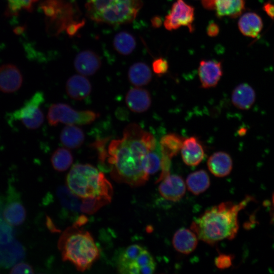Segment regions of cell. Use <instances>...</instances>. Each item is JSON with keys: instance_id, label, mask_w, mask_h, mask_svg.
Wrapping results in <instances>:
<instances>
[{"instance_id": "obj_1", "label": "cell", "mask_w": 274, "mask_h": 274, "mask_svg": "<svg viewBox=\"0 0 274 274\" xmlns=\"http://www.w3.org/2000/svg\"><path fill=\"white\" fill-rule=\"evenodd\" d=\"M157 148L154 136L136 123L128 124L121 139L112 140L108 153L99 149V159L107 160L112 178L131 187L144 185L149 176L144 172L143 162L147 153Z\"/></svg>"}, {"instance_id": "obj_2", "label": "cell", "mask_w": 274, "mask_h": 274, "mask_svg": "<svg viewBox=\"0 0 274 274\" xmlns=\"http://www.w3.org/2000/svg\"><path fill=\"white\" fill-rule=\"evenodd\" d=\"M253 198L247 196L238 203L222 202L205 211L191 225L198 239L213 245L225 239H232L238 228V215Z\"/></svg>"}, {"instance_id": "obj_3", "label": "cell", "mask_w": 274, "mask_h": 274, "mask_svg": "<svg viewBox=\"0 0 274 274\" xmlns=\"http://www.w3.org/2000/svg\"><path fill=\"white\" fill-rule=\"evenodd\" d=\"M73 224L62 233L58 248L62 260L73 264L77 270L89 269L99 258V250L91 234Z\"/></svg>"}, {"instance_id": "obj_4", "label": "cell", "mask_w": 274, "mask_h": 274, "mask_svg": "<svg viewBox=\"0 0 274 274\" xmlns=\"http://www.w3.org/2000/svg\"><path fill=\"white\" fill-rule=\"evenodd\" d=\"M68 188L79 197L102 198L111 201L113 188L104 174L89 164L73 165L66 178Z\"/></svg>"}, {"instance_id": "obj_5", "label": "cell", "mask_w": 274, "mask_h": 274, "mask_svg": "<svg viewBox=\"0 0 274 274\" xmlns=\"http://www.w3.org/2000/svg\"><path fill=\"white\" fill-rule=\"evenodd\" d=\"M86 16L98 23L117 26L132 22L143 6L142 0H88Z\"/></svg>"}, {"instance_id": "obj_6", "label": "cell", "mask_w": 274, "mask_h": 274, "mask_svg": "<svg viewBox=\"0 0 274 274\" xmlns=\"http://www.w3.org/2000/svg\"><path fill=\"white\" fill-rule=\"evenodd\" d=\"M118 272L122 274H150L154 272L155 261L144 247L134 244L124 249L116 262Z\"/></svg>"}, {"instance_id": "obj_7", "label": "cell", "mask_w": 274, "mask_h": 274, "mask_svg": "<svg viewBox=\"0 0 274 274\" xmlns=\"http://www.w3.org/2000/svg\"><path fill=\"white\" fill-rule=\"evenodd\" d=\"M3 202L0 199V266L8 267L23 259L24 250L14 238L12 228L2 213Z\"/></svg>"}, {"instance_id": "obj_8", "label": "cell", "mask_w": 274, "mask_h": 274, "mask_svg": "<svg viewBox=\"0 0 274 274\" xmlns=\"http://www.w3.org/2000/svg\"><path fill=\"white\" fill-rule=\"evenodd\" d=\"M99 116L90 110L78 111L63 103L52 104L49 108L47 119L51 126L59 123L67 125H85L93 122Z\"/></svg>"}, {"instance_id": "obj_9", "label": "cell", "mask_w": 274, "mask_h": 274, "mask_svg": "<svg viewBox=\"0 0 274 274\" xmlns=\"http://www.w3.org/2000/svg\"><path fill=\"white\" fill-rule=\"evenodd\" d=\"M42 5L47 16L55 21L57 32L59 33L72 24L83 20L78 21L79 10L75 2L72 0H48ZM50 18V19H51Z\"/></svg>"}, {"instance_id": "obj_10", "label": "cell", "mask_w": 274, "mask_h": 274, "mask_svg": "<svg viewBox=\"0 0 274 274\" xmlns=\"http://www.w3.org/2000/svg\"><path fill=\"white\" fill-rule=\"evenodd\" d=\"M44 100L43 92H36L22 107L10 114L11 120L20 121L28 129L39 128L44 120L43 113L40 109Z\"/></svg>"}, {"instance_id": "obj_11", "label": "cell", "mask_w": 274, "mask_h": 274, "mask_svg": "<svg viewBox=\"0 0 274 274\" xmlns=\"http://www.w3.org/2000/svg\"><path fill=\"white\" fill-rule=\"evenodd\" d=\"M194 9L183 0H177L172 7L170 12L165 16L163 24L168 30L178 29L181 26L187 27L193 30Z\"/></svg>"}, {"instance_id": "obj_12", "label": "cell", "mask_w": 274, "mask_h": 274, "mask_svg": "<svg viewBox=\"0 0 274 274\" xmlns=\"http://www.w3.org/2000/svg\"><path fill=\"white\" fill-rule=\"evenodd\" d=\"M161 181L158 190L161 196L165 199L178 201L185 195L186 185L181 177L169 174Z\"/></svg>"}, {"instance_id": "obj_13", "label": "cell", "mask_w": 274, "mask_h": 274, "mask_svg": "<svg viewBox=\"0 0 274 274\" xmlns=\"http://www.w3.org/2000/svg\"><path fill=\"white\" fill-rule=\"evenodd\" d=\"M183 142L182 138L176 133H169L161 138L160 145L162 172H169L170 159L180 151Z\"/></svg>"}, {"instance_id": "obj_14", "label": "cell", "mask_w": 274, "mask_h": 274, "mask_svg": "<svg viewBox=\"0 0 274 274\" xmlns=\"http://www.w3.org/2000/svg\"><path fill=\"white\" fill-rule=\"evenodd\" d=\"M198 74L202 88L214 87L217 85L222 76L221 63L213 60H202L199 63Z\"/></svg>"}, {"instance_id": "obj_15", "label": "cell", "mask_w": 274, "mask_h": 274, "mask_svg": "<svg viewBox=\"0 0 274 274\" xmlns=\"http://www.w3.org/2000/svg\"><path fill=\"white\" fill-rule=\"evenodd\" d=\"M23 82L22 75L19 68L12 64L0 66V91L7 93L17 91Z\"/></svg>"}, {"instance_id": "obj_16", "label": "cell", "mask_w": 274, "mask_h": 274, "mask_svg": "<svg viewBox=\"0 0 274 274\" xmlns=\"http://www.w3.org/2000/svg\"><path fill=\"white\" fill-rule=\"evenodd\" d=\"M76 70L84 76L94 75L101 67L99 56L94 51L86 50L80 52L74 62Z\"/></svg>"}, {"instance_id": "obj_17", "label": "cell", "mask_w": 274, "mask_h": 274, "mask_svg": "<svg viewBox=\"0 0 274 274\" xmlns=\"http://www.w3.org/2000/svg\"><path fill=\"white\" fill-rule=\"evenodd\" d=\"M180 151L184 162L186 165L191 166L199 164L204 156L202 145L194 136L183 140Z\"/></svg>"}, {"instance_id": "obj_18", "label": "cell", "mask_w": 274, "mask_h": 274, "mask_svg": "<svg viewBox=\"0 0 274 274\" xmlns=\"http://www.w3.org/2000/svg\"><path fill=\"white\" fill-rule=\"evenodd\" d=\"M125 102L128 108L132 112L143 113L148 110L151 105V97L145 89L135 87L127 93Z\"/></svg>"}, {"instance_id": "obj_19", "label": "cell", "mask_w": 274, "mask_h": 274, "mask_svg": "<svg viewBox=\"0 0 274 274\" xmlns=\"http://www.w3.org/2000/svg\"><path fill=\"white\" fill-rule=\"evenodd\" d=\"M65 89L71 98L81 100L90 94L92 87L90 82L84 76L75 75L67 80Z\"/></svg>"}, {"instance_id": "obj_20", "label": "cell", "mask_w": 274, "mask_h": 274, "mask_svg": "<svg viewBox=\"0 0 274 274\" xmlns=\"http://www.w3.org/2000/svg\"><path fill=\"white\" fill-rule=\"evenodd\" d=\"M207 166L210 172L215 176L224 177L230 173L232 168V160L228 153L217 152L209 158Z\"/></svg>"}, {"instance_id": "obj_21", "label": "cell", "mask_w": 274, "mask_h": 274, "mask_svg": "<svg viewBox=\"0 0 274 274\" xmlns=\"http://www.w3.org/2000/svg\"><path fill=\"white\" fill-rule=\"evenodd\" d=\"M198 237L192 230L182 228L177 230L174 235L173 245L179 252L189 254L196 248Z\"/></svg>"}, {"instance_id": "obj_22", "label": "cell", "mask_w": 274, "mask_h": 274, "mask_svg": "<svg viewBox=\"0 0 274 274\" xmlns=\"http://www.w3.org/2000/svg\"><path fill=\"white\" fill-rule=\"evenodd\" d=\"M256 99L254 89L247 83H241L233 89L231 94V101L237 108L247 110L250 109Z\"/></svg>"}, {"instance_id": "obj_23", "label": "cell", "mask_w": 274, "mask_h": 274, "mask_svg": "<svg viewBox=\"0 0 274 274\" xmlns=\"http://www.w3.org/2000/svg\"><path fill=\"white\" fill-rule=\"evenodd\" d=\"M4 220L11 226L22 224L26 218V212L21 201L9 198L2 212Z\"/></svg>"}, {"instance_id": "obj_24", "label": "cell", "mask_w": 274, "mask_h": 274, "mask_svg": "<svg viewBox=\"0 0 274 274\" xmlns=\"http://www.w3.org/2000/svg\"><path fill=\"white\" fill-rule=\"evenodd\" d=\"M238 27L241 33L245 36L257 37L263 27L261 17L253 12H248L241 16L238 22Z\"/></svg>"}, {"instance_id": "obj_25", "label": "cell", "mask_w": 274, "mask_h": 274, "mask_svg": "<svg viewBox=\"0 0 274 274\" xmlns=\"http://www.w3.org/2000/svg\"><path fill=\"white\" fill-rule=\"evenodd\" d=\"M85 135L83 130L75 125H67L61 131L60 140L66 148L77 149L83 143Z\"/></svg>"}, {"instance_id": "obj_26", "label": "cell", "mask_w": 274, "mask_h": 274, "mask_svg": "<svg viewBox=\"0 0 274 274\" xmlns=\"http://www.w3.org/2000/svg\"><path fill=\"white\" fill-rule=\"evenodd\" d=\"M152 75L149 66L142 62L132 64L128 72L129 81L135 86H142L148 84L152 79Z\"/></svg>"}, {"instance_id": "obj_27", "label": "cell", "mask_w": 274, "mask_h": 274, "mask_svg": "<svg viewBox=\"0 0 274 274\" xmlns=\"http://www.w3.org/2000/svg\"><path fill=\"white\" fill-rule=\"evenodd\" d=\"M246 0H218L214 10L219 17L228 16L236 18L245 10Z\"/></svg>"}, {"instance_id": "obj_28", "label": "cell", "mask_w": 274, "mask_h": 274, "mask_svg": "<svg viewBox=\"0 0 274 274\" xmlns=\"http://www.w3.org/2000/svg\"><path fill=\"white\" fill-rule=\"evenodd\" d=\"M210 180L208 173L199 170L190 174L186 179V185L193 194L198 195L204 192L210 186Z\"/></svg>"}, {"instance_id": "obj_29", "label": "cell", "mask_w": 274, "mask_h": 274, "mask_svg": "<svg viewBox=\"0 0 274 274\" xmlns=\"http://www.w3.org/2000/svg\"><path fill=\"white\" fill-rule=\"evenodd\" d=\"M113 45L119 54L128 55L134 50L136 42L135 38L131 33L126 31H121L115 36Z\"/></svg>"}, {"instance_id": "obj_30", "label": "cell", "mask_w": 274, "mask_h": 274, "mask_svg": "<svg viewBox=\"0 0 274 274\" xmlns=\"http://www.w3.org/2000/svg\"><path fill=\"white\" fill-rule=\"evenodd\" d=\"M56 194L64 208L75 212L80 211L82 199L74 194L67 186H59Z\"/></svg>"}, {"instance_id": "obj_31", "label": "cell", "mask_w": 274, "mask_h": 274, "mask_svg": "<svg viewBox=\"0 0 274 274\" xmlns=\"http://www.w3.org/2000/svg\"><path fill=\"white\" fill-rule=\"evenodd\" d=\"M73 161V157L71 152L64 148L57 149L51 157L52 166L58 172H63L67 169Z\"/></svg>"}, {"instance_id": "obj_32", "label": "cell", "mask_w": 274, "mask_h": 274, "mask_svg": "<svg viewBox=\"0 0 274 274\" xmlns=\"http://www.w3.org/2000/svg\"><path fill=\"white\" fill-rule=\"evenodd\" d=\"M157 148L149 151L144 160L143 169L145 173L150 175L157 173L161 166V155L156 150Z\"/></svg>"}, {"instance_id": "obj_33", "label": "cell", "mask_w": 274, "mask_h": 274, "mask_svg": "<svg viewBox=\"0 0 274 274\" xmlns=\"http://www.w3.org/2000/svg\"><path fill=\"white\" fill-rule=\"evenodd\" d=\"M8 6L5 12L7 16L17 15L20 11L24 10L32 11L35 4L39 0H7Z\"/></svg>"}, {"instance_id": "obj_34", "label": "cell", "mask_w": 274, "mask_h": 274, "mask_svg": "<svg viewBox=\"0 0 274 274\" xmlns=\"http://www.w3.org/2000/svg\"><path fill=\"white\" fill-rule=\"evenodd\" d=\"M153 72L158 75L165 74L168 69V63L167 60L162 57L155 59L152 62Z\"/></svg>"}, {"instance_id": "obj_35", "label": "cell", "mask_w": 274, "mask_h": 274, "mask_svg": "<svg viewBox=\"0 0 274 274\" xmlns=\"http://www.w3.org/2000/svg\"><path fill=\"white\" fill-rule=\"evenodd\" d=\"M10 273H33L32 267L29 264L25 262L16 263L10 271Z\"/></svg>"}, {"instance_id": "obj_36", "label": "cell", "mask_w": 274, "mask_h": 274, "mask_svg": "<svg viewBox=\"0 0 274 274\" xmlns=\"http://www.w3.org/2000/svg\"><path fill=\"white\" fill-rule=\"evenodd\" d=\"M231 258L229 255L222 254L215 260V264L219 268L224 269L231 265Z\"/></svg>"}, {"instance_id": "obj_37", "label": "cell", "mask_w": 274, "mask_h": 274, "mask_svg": "<svg viewBox=\"0 0 274 274\" xmlns=\"http://www.w3.org/2000/svg\"><path fill=\"white\" fill-rule=\"evenodd\" d=\"M207 31L209 36L215 37L219 32V26L216 23L211 22L207 27Z\"/></svg>"}, {"instance_id": "obj_38", "label": "cell", "mask_w": 274, "mask_h": 274, "mask_svg": "<svg viewBox=\"0 0 274 274\" xmlns=\"http://www.w3.org/2000/svg\"><path fill=\"white\" fill-rule=\"evenodd\" d=\"M263 10L271 18H273V5L270 2L265 3L263 7Z\"/></svg>"}, {"instance_id": "obj_39", "label": "cell", "mask_w": 274, "mask_h": 274, "mask_svg": "<svg viewBox=\"0 0 274 274\" xmlns=\"http://www.w3.org/2000/svg\"><path fill=\"white\" fill-rule=\"evenodd\" d=\"M218 0H201L202 6L208 10H214L216 3Z\"/></svg>"}, {"instance_id": "obj_40", "label": "cell", "mask_w": 274, "mask_h": 274, "mask_svg": "<svg viewBox=\"0 0 274 274\" xmlns=\"http://www.w3.org/2000/svg\"><path fill=\"white\" fill-rule=\"evenodd\" d=\"M151 23L154 28H158L162 25L161 18L158 16H155L151 19Z\"/></svg>"}]
</instances>
